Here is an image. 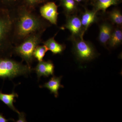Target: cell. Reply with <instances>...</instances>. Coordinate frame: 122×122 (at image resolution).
<instances>
[{"instance_id": "cell-8", "label": "cell", "mask_w": 122, "mask_h": 122, "mask_svg": "<svg viewBox=\"0 0 122 122\" xmlns=\"http://www.w3.org/2000/svg\"><path fill=\"white\" fill-rule=\"evenodd\" d=\"M54 66L52 61H42L39 62L33 71H35L37 75L38 80L41 76L48 77L53 76L54 73Z\"/></svg>"}, {"instance_id": "cell-3", "label": "cell", "mask_w": 122, "mask_h": 122, "mask_svg": "<svg viewBox=\"0 0 122 122\" xmlns=\"http://www.w3.org/2000/svg\"><path fill=\"white\" fill-rule=\"evenodd\" d=\"M33 71L27 65L10 57H0V78L12 80L18 76H28Z\"/></svg>"}, {"instance_id": "cell-6", "label": "cell", "mask_w": 122, "mask_h": 122, "mask_svg": "<svg viewBox=\"0 0 122 122\" xmlns=\"http://www.w3.org/2000/svg\"><path fill=\"white\" fill-rule=\"evenodd\" d=\"M69 30L71 34V39L83 38L85 33L82 25L81 18L76 15L67 16L66 24L63 28Z\"/></svg>"}, {"instance_id": "cell-22", "label": "cell", "mask_w": 122, "mask_h": 122, "mask_svg": "<svg viewBox=\"0 0 122 122\" xmlns=\"http://www.w3.org/2000/svg\"><path fill=\"white\" fill-rule=\"evenodd\" d=\"M9 119H7L2 114L0 113V122H8Z\"/></svg>"}, {"instance_id": "cell-5", "label": "cell", "mask_w": 122, "mask_h": 122, "mask_svg": "<svg viewBox=\"0 0 122 122\" xmlns=\"http://www.w3.org/2000/svg\"><path fill=\"white\" fill-rule=\"evenodd\" d=\"M73 42V51L77 59L81 61H89L95 58L97 54L93 46L83 38L71 39Z\"/></svg>"}, {"instance_id": "cell-13", "label": "cell", "mask_w": 122, "mask_h": 122, "mask_svg": "<svg viewBox=\"0 0 122 122\" xmlns=\"http://www.w3.org/2000/svg\"><path fill=\"white\" fill-rule=\"evenodd\" d=\"M55 36L43 42L44 45L53 54H61L65 49L66 46L64 44H60L57 42L54 39Z\"/></svg>"}, {"instance_id": "cell-21", "label": "cell", "mask_w": 122, "mask_h": 122, "mask_svg": "<svg viewBox=\"0 0 122 122\" xmlns=\"http://www.w3.org/2000/svg\"><path fill=\"white\" fill-rule=\"evenodd\" d=\"M18 119L16 121L17 122H27L25 119V114L24 112H20L18 114Z\"/></svg>"}, {"instance_id": "cell-16", "label": "cell", "mask_w": 122, "mask_h": 122, "mask_svg": "<svg viewBox=\"0 0 122 122\" xmlns=\"http://www.w3.org/2000/svg\"><path fill=\"white\" fill-rule=\"evenodd\" d=\"M122 30L120 27L113 30L108 44L111 48H115L122 44Z\"/></svg>"}, {"instance_id": "cell-10", "label": "cell", "mask_w": 122, "mask_h": 122, "mask_svg": "<svg viewBox=\"0 0 122 122\" xmlns=\"http://www.w3.org/2000/svg\"><path fill=\"white\" fill-rule=\"evenodd\" d=\"M49 81L46 82L44 85L39 86L40 88H47L49 90L51 93L54 94L55 98H57L59 95L58 90L61 88H63V85L61 84L62 76L56 77L53 76Z\"/></svg>"}, {"instance_id": "cell-18", "label": "cell", "mask_w": 122, "mask_h": 122, "mask_svg": "<svg viewBox=\"0 0 122 122\" xmlns=\"http://www.w3.org/2000/svg\"><path fill=\"white\" fill-rule=\"evenodd\" d=\"M48 51V48L45 46H38L35 48L33 53L34 59H36L38 62L43 61V58L46 53Z\"/></svg>"}, {"instance_id": "cell-17", "label": "cell", "mask_w": 122, "mask_h": 122, "mask_svg": "<svg viewBox=\"0 0 122 122\" xmlns=\"http://www.w3.org/2000/svg\"><path fill=\"white\" fill-rule=\"evenodd\" d=\"M109 19L113 24L118 27L122 25V15L121 11L118 9H115L110 12L109 15Z\"/></svg>"}, {"instance_id": "cell-15", "label": "cell", "mask_w": 122, "mask_h": 122, "mask_svg": "<svg viewBox=\"0 0 122 122\" xmlns=\"http://www.w3.org/2000/svg\"><path fill=\"white\" fill-rule=\"evenodd\" d=\"M60 5L62 7L67 16L74 14L77 10V3L75 0H59Z\"/></svg>"}, {"instance_id": "cell-14", "label": "cell", "mask_w": 122, "mask_h": 122, "mask_svg": "<svg viewBox=\"0 0 122 122\" xmlns=\"http://www.w3.org/2000/svg\"><path fill=\"white\" fill-rule=\"evenodd\" d=\"M18 97V94L15 93L14 91L10 94H5L0 91V100L7 105L9 108L18 114L20 113V112L15 108V107L14 106L13 103L15 102V98Z\"/></svg>"}, {"instance_id": "cell-12", "label": "cell", "mask_w": 122, "mask_h": 122, "mask_svg": "<svg viewBox=\"0 0 122 122\" xmlns=\"http://www.w3.org/2000/svg\"><path fill=\"white\" fill-rule=\"evenodd\" d=\"M122 0H93V10L96 12L102 11L105 13L107 9L112 5H116L120 4Z\"/></svg>"}, {"instance_id": "cell-19", "label": "cell", "mask_w": 122, "mask_h": 122, "mask_svg": "<svg viewBox=\"0 0 122 122\" xmlns=\"http://www.w3.org/2000/svg\"><path fill=\"white\" fill-rule=\"evenodd\" d=\"M47 0H22V4L27 7L33 9L40 4L45 2Z\"/></svg>"}, {"instance_id": "cell-23", "label": "cell", "mask_w": 122, "mask_h": 122, "mask_svg": "<svg viewBox=\"0 0 122 122\" xmlns=\"http://www.w3.org/2000/svg\"><path fill=\"white\" fill-rule=\"evenodd\" d=\"M75 0L76 2H77V3H79V2H81V1H83V0Z\"/></svg>"}, {"instance_id": "cell-1", "label": "cell", "mask_w": 122, "mask_h": 122, "mask_svg": "<svg viewBox=\"0 0 122 122\" xmlns=\"http://www.w3.org/2000/svg\"><path fill=\"white\" fill-rule=\"evenodd\" d=\"M31 9L22 4L15 10L13 44L16 46L32 34L43 32L46 28L44 21L33 13Z\"/></svg>"}, {"instance_id": "cell-4", "label": "cell", "mask_w": 122, "mask_h": 122, "mask_svg": "<svg viewBox=\"0 0 122 122\" xmlns=\"http://www.w3.org/2000/svg\"><path fill=\"white\" fill-rule=\"evenodd\" d=\"M42 32L35 33L29 36L14 47L13 53L21 58L26 62L27 65L31 68L34 60L33 53L36 47L41 42Z\"/></svg>"}, {"instance_id": "cell-7", "label": "cell", "mask_w": 122, "mask_h": 122, "mask_svg": "<svg viewBox=\"0 0 122 122\" xmlns=\"http://www.w3.org/2000/svg\"><path fill=\"white\" fill-rule=\"evenodd\" d=\"M40 12L42 17L53 25H56L58 17V6L55 2H48L40 8Z\"/></svg>"}, {"instance_id": "cell-11", "label": "cell", "mask_w": 122, "mask_h": 122, "mask_svg": "<svg viewBox=\"0 0 122 122\" xmlns=\"http://www.w3.org/2000/svg\"><path fill=\"white\" fill-rule=\"evenodd\" d=\"M97 13L93 10L90 11L86 9L82 14L81 20L84 33L91 25L97 22L98 20Z\"/></svg>"}, {"instance_id": "cell-20", "label": "cell", "mask_w": 122, "mask_h": 122, "mask_svg": "<svg viewBox=\"0 0 122 122\" xmlns=\"http://www.w3.org/2000/svg\"><path fill=\"white\" fill-rule=\"evenodd\" d=\"M20 0H0V7L9 9L15 5H19Z\"/></svg>"}, {"instance_id": "cell-2", "label": "cell", "mask_w": 122, "mask_h": 122, "mask_svg": "<svg viewBox=\"0 0 122 122\" xmlns=\"http://www.w3.org/2000/svg\"><path fill=\"white\" fill-rule=\"evenodd\" d=\"M0 7V57H11L13 54L15 12Z\"/></svg>"}, {"instance_id": "cell-9", "label": "cell", "mask_w": 122, "mask_h": 122, "mask_svg": "<svg viewBox=\"0 0 122 122\" xmlns=\"http://www.w3.org/2000/svg\"><path fill=\"white\" fill-rule=\"evenodd\" d=\"M113 26L109 22H103L99 26L98 40L100 44L106 46L113 30Z\"/></svg>"}]
</instances>
